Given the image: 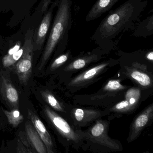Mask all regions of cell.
<instances>
[{"label": "cell", "instance_id": "obj_1", "mask_svg": "<svg viewBox=\"0 0 153 153\" xmlns=\"http://www.w3.org/2000/svg\"><path fill=\"white\" fill-rule=\"evenodd\" d=\"M148 3V0H127L102 19L91 40L109 52L114 50L122 35L134 30Z\"/></svg>", "mask_w": 153, "mask_h": 153}, {"label": "cell", "instance_id": "obj_2", "mask_svg": "<svg viewBox=\"0 0 153 153\" xmlns=\"http://www.w3.org/2000/svg\"><path fill=\"white\" fill-rule=\"evenodd\" d=\"M72 0H59L58 10L43 53L39 70L45 67L56 47L62 52L68 46L69 32L72 23Z\"/></svg>", "mask_w": 153, "mask_h": 153}, {"label": "cell", "instance_id": "obj_3", "mask_svg": "<svg viewBox=\"0 0 153 153\" xmlns=\"http://www.w3.org/2000/svg\"><path fill=\"white\" fill-rule=\"evenodd\" d=\"M44 112L53 128L68 141L76 145H81L86 140L85 132L71 125L67 120L50 107L45 106Z\"/></svg>", "mask_w": 153, "mask_h": 153}, {"label": "cell", "instance_id": "obj_4", "mask_svg": "<svg viewBox=\"0 0 153 153\" xmlns=\"http://www.w3.org/2000/svg\"><path fill=\"white\" fill-rule=\"evenodd\" d=\"M109 126L106 120H97L94 125L85 131L86 140H91L113 151H120L122 149L120 143L108 136Z\"/></svg>", "mask_w": 153, "mask_h": 153}, {"label": "cell", "instance_id": "obj_5", "mask_svg": "<svg viewBox=\"0 0 153 153\" xmlns=\"http://www.w3.org/2000/svg\"><path fill=\"white\" fill-rule=\"evenodd\" d=\"M23 46L24 53L17 62L16 71L20 82L26 85L27 84L32 74V58L34 49L31 33H27Z\"/></svg>", "mask_w": 153, "mask_h": 153}, {"label": "cell", "instance_id": "obj_6", "mask_svg": "<svg viewBox=\"0 0 153 153\" xmlns=\"http://www.w3.org/2000/svg\"><path fill=\"white\" fill-rule=\"evenodd\" d=\"M117 62L116 60L111 59L89 68L71 80L69 82V88L78 89L85 87L95 80L96 78L103 73L107 68L111 65H114Z\"/></svg>", "mask_w": 153, "mask_h": 153}, {"label": "cell", "instance_id": "obj_7", "mask_svg": "<svg viewBox=\"0 0 153 153\" xmlns=\"http://www.w3.org/2000/svg\"><path fill=\"white\" fill-rule=\"evenodd\" d=\"M109 52L98 46L91 52L87 53H82L76 58L71 59V61L65 67L64 71L67 72L76 71L88 66L90 63L97 62L107 54Z\"/></svg>", "mask_w": 153, "mask_h": 153}, {"label": "cell", "instance_id": "obj_8", "mask_svg": "<svg viewBox=\"0 0 153 153\" xmlns=\"http://www.w3.org/2000/svg\"><path fill=\"white\" fill-rule=\"evenodd\" d=\"M108 113L106 111L75 107L71 112V117L73 125L77 128H79L88 126Z\"/></svg>", "mask_w": 153, "mask_h": 153}, {"label": "cell", "instance_id": "obj_9", "mask_svg": "<svg viewBox=\"0 0 153 153\" xmlns=\"http://www.w3.org/2000/svg\"><path fill=\"white\" fill-rule=\"evenodd\" d=\"M140 97L141 94L139 88L135 87L128 88L125 92L124 100H121L110 107L108 112L121 114L131 112L138 106Z\"/></svg>", "mask_w": 153, "mask_h": 153}, {"label": "cell", "instance_id": "obj_10", "mask_svg": "<svg viewBox=\"0 0 153 153\" xmlns=\"http://www.w3.org/2000/svg\"><path fill=\"white\" fill-rule=\"evenodd\" d=\"M153 118V105L151 104L138 114L131 125L128 141L131 143L137 138L144 128L149 124Z\"/></svg>", "mask_w": 153, "mask_h": 153}, {"label": "cell", "instance_id": "obj_11", "mask_svg": "<svg viewBox=\"0 0 153 153\" xmlns=\"http://www.w3.org/2000/svg\"><path fill=\"white\" fill-rule=\"evenodd\" d=\"M0 94L12 109H19V95L9 77L4 72L0 73Z\"/></svg>", "mask_w": 153, "mask_h": 153}, {"label": "cell", "instance_id": "obj_12", "mask_svg": "<svg viewBox=\"0 0 153 153\" xmlns=\"http://www.w3.org/2000/svg\"><path fill=\"white\" fill-rule=\"evenodd\" d=\"M28 117L30 121L33 123L40 137L46 146L47 153H53V144L51 137L48 132L44 124L43 123L38 116L33 111L28 110Z\"/></svg>", "mask_w": 153, "mask_h": 153}, {"label": "cell", "instance_id": "obj_13", "mask_svg": "<svg viewBox=\"0 0 153 153\" xmlns=\"http://www.w3.org/2000/svg\"><path fill=\"white\" fill-rule=\"evenodd\" d=\"M58 1H56L53 4L48 12L44 17L40 24L37 34H36V38L34 44H33L34 51L40 50L42 46L43 45L44 43L47 33L51 26L52 19L53 8L56 4H58Z\"/></svg>", "mask_w": 153, "mask_h": 153}, {"label": "cell", "instance_id": "obj_14", "mask_svg": "<svg viewBox=\"0 0 153 153\" xmlns=\"http://www.w3.org/2000/svg\"><path fill=\"white\" fill-rule=\"evenodd\" d=\"M120 0H97L86 17L87 22L97 19L111 9Z\"/></svg>", "mask_w": 153, "mask_h": 153}, {"label": "cell", "instance_id": "obj_15", "mask_svg": "<svg viewBox=\"0 0 153 153\" xmlns=\"http://www.w3.org/2000/svg\"><path fill=\"white\" fill-rule=\"evenodd\" d=\"M26 135L31 146L35 152L47 153V149L44 143L31 121L25 123Z\"/></svg>", "mask_w": 153, "mask_h": 153}, {"label": "cell", "instance_id": "obj_16", "mask_svg": "<svg viewBox=\"0 0 153 153\" xmlns=\"http://www.w3.org/2000/svg\"><path fill=\"white\" fill-rule=\"evenodd\" d=\"M125 92L124 91L119 92H111V91H104L101 90L99 92L92 95L85 97L86 100H88V104L98 105H101L103 103L105 102L106 100H109L111 98H114L118 97H124ZM109 101V100H108Z\"/></svg>", "mask_w": 153, "mask_h": 153}, {"label": "cell", "instance_id": "obj_17", "mask_svg": "<svg viewBox=\"0 0 153 153\" xmlns=\"http://www.w3.org/2000/svg\"><path fill=\"white\" fill-rule=\"evenodd\" d=\"M132 36L136 37H147L153 34V14L139 23H137L133 30Z\"/></svg>", "mask_w": 153, "mask_h": 153}, {"label": "cell", "instance_id": "obj_18", "mask_svg": "<svg viewBox=\"0 0 153 153\" xmlns=\"http://www.w3.org/2000/svg\"><path fill=\"white\" fill-rule=\"evenodd\" d=\"M126 69L128 76L141 87L148 88L152 86V79L148 74L135 68L128 67Z\"/></svg>", "mask_w": 153, "mask_h": 153}, {"label": "cell", "instance_id": "obj_19", "mask_svg": "<svg viewBox=\"0 0 153 153\" xmlns=\"http://www.w3.org/2000/svg\"><path fill=\"white\" fill-rule=\"evenodd\" d=\"M42 95L45 101L54 110L61 112H65L63 106L50 91L48 90L42 91Z\"/></svg>", "mask_w": 153, "mask_h": 153}, {"label": "cell", "instance_id": "obj_20", "mask_svg": "<svg viewBox=\"0 0 153 153\" xmlns=\"http://www.w3.org/2000/svg\"><path fill=\"white\" fill-rule=\"evenodd\" d=\"M3 111L10 124L13 127H17L24 120V116L20 113L18 109H12L10 111L3 109Z\"/></svg>", "mask_w": 153, "mask_h": 153}, {"label": "cell", "instance_id": "obj_21", "mask_svg": "<svg viewBox=\"0 0 153 153\" xmlns=\"http://www.w3.org/2000/svg\"><path fill=\"white\" fill-rule=\"evenodd\" d=\"M24 51V46L14 53L5 55L2 59V64L5 68H9L16 63L20 59Z\"/></svg>", "mask_w": 153, "mask_h": 153}, {"label": "cell", "instance_id": "obj_22", "mask_svg": "<svg viewBox=\"0 0 153 153\" xmlns=\"http://www.w3.org/2000/svg\"><path fill=\"white\" fill-rule=\"evenodd\" d=\"M72 57L71 51L68 50L65 53L61 54L53 62L50 67V70L51 71H55L66 63L67 61L71 59Z\"/></svg>", "mask_w": 153, "mask_h": 153}, {"label": "cell", "instance_id": "obj_23", "mask_svg": "<svg viewBox=\"0 0 153 153\" xmlns=\"http://www.w3.org/2000/svg\"><path fill=\"white\" fill-rule=\"evenodd\" d=\"M127 88L128 87L121 84L120 81L119 79H111L109 80L101 89L104 91L119 92L124 91L128 89Z\"/></svg>", "mask_w": 153, "mask_h": 153}, {"label": "cell", "instance_id": "obj_24", "mask_svg": "<svg viewBox=\"0 0 153 153\" xmlns=\"http://www.w3.org/2000/svg\"><path fill=\"white\" fill-rule=\"evenodd\" d=\"M19 142L18 143V147L17 152L18 153H33L34 152L32 150L33 148L31 146L27 139L26 135L24 136V133L20 134Z\"/></svg>", "mask_w": 153, "mask_h": 153}, {"label": "cell", "instance_id": "obj_25", "mask_svg": "<svg viewBox=\"0 0 153 153\" xmlns=\"http://www.w3.org/2000/svg\"><path fill=\"white\" fill-rule=\"evenodd\" d=\"M51 1L52 0H44L42 7V11L43 12H45L46 11Z\"/></svg>", "mask_w": 153, "mask_h": 153}, {"label": "cell", "instance_id": "obj_26", "mask_svg": "<svg viewBox=\"0 0 153 153\" xmlns=\"http://www.w3.org/2000/svg\"><path fill=\"white\" fill-rule=\"evenodd\" d=\"M146 58L148 60L153 62V51H149L146 53Z\"/></svg>", "mask_w": 153, "mask_h": 153}]
</instances>
